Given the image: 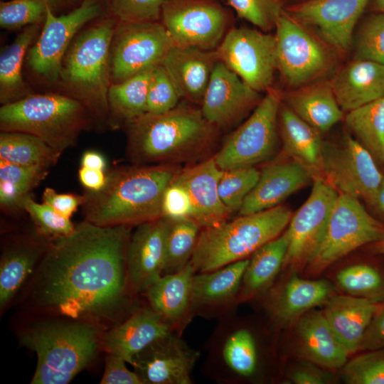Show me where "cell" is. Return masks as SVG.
Wrapping results in <instances>:
<instances>
[{
    "mask_svg": "<svg viewBox=\"0 0 384 384\" xmlns=\"http://www.w3.org/2000/svg\"><path fill=\"white\" fill-rule=\"evenodd\" d=\"M127 225L99 226L87 220L68 235L51 240L26 285L24 303L47 316L102 325L136 308L128 280Z\"/></svg>",
    "mask_w": 384,
    "mask_h": 384,
    "instance_id": "cell-1",
    "label": "cell"
},
{
    "mask_svg": "<svg viewBox=\"0 0 384 384\" xmlns=\"http://www.w3.org/2000/svg\"><path fill=\"white\" fill-rule=\"evenodd\" d=\"M124 125L127 156L135 165L202 161L213 156L220 133L201 108L185 105L163 114L145 112Z\"/></svg>",
    "mask_w": 384,
    "mask_h": 384,
    "instance_id": "cell-2",
    "label": "cell"
},
{
    "mask_svg": "<svg viewBox=\"0 0 384 384\" xmlns=\"http://www.w3.org/2000/svg\"><path fill=\"white\" fill-rule=\"evenodd\" d=\"M180 170L168 164L112 169L101 190L84 193L85 220L99 226L132 227L163 217L164 192Z\"/></svg>",
    "mask_w": 384,
    "mask_h": 384,
    "instance_id": "cell-3",
    "label": "cell"
},
{
    "mask_svg": "<svg viewBox=\"0 0 384 384\" xmlns=\"http://www.w3.org/2000/svg\"><path fill=\"white\" fill-rule=\"evenodd\" d=\"M105 327L99 324L49 316L26 327L20 343L34 352L32 384H67L96 358Z\"/></svg>",
    "mask_w": 384,
    "mask_h": 384,
    "instance_id": "cell-4",
    "label": "cell"
},
{
    "mask_svg": "<svg viewBox=\"0 0 384 384\" xmlns=\"http://www.w3.org/2000/svg\"><path fill=\"white\" fill-rule=\"evenodd\" d=\"M115 20L102 16L80 31L65 55L58 82L65 95L87 108L99 130L110 129V55Z\"/></svg>",
    "mask_w": 384,
    "mask_h": 384,
    "instance_id": "cell-5",
    "label": "cell"
},
{
    "mask_svg": "<svg viewBox=\"0 0 384 384\" xmlns=\"http://www.w3.org/2000/svg\"><path fill=\"white\" fill-rule=\"evenodd\" d=\"M292 213L276 207L201 229L191 259L196 273L215 270L248 258L258 248L279 236Z\"/></svg>",
    "mask_w": 384,
    "mask_h": 384,
    "instance_id": "cell-6",
    "label": "cell"
},
{
    "mask_svg": "<svg viewBox=\"0 0 384 384\" xmlns=\"http://www.w3.org/2000/svg\"><path fill=\"white\" fill-rule=\"evenodd\" d=\"M94 127L87 108L65 94L32 93L0 108V129L35 135L61 154Z\"/></svg>",
    "mask_w": 384,
    "mask_h": 384,
    "instance_id": "cell-7",
    "label": "cell"
},
{
    "mask_svg": "<svg viewBox=\"0 0 384 384\" xmlns=\"http://www.w3.org/2000/svg\"><path fill=\"white\" fill-rule=\"evenodd\" d=\"M203 373L215 383L237 384L255 379L261 351L255 329L234 312L218 319L206 344Z\"/></svg>",
    "mask_w": 384,
    "mask_h": 384,
    "instance_id": "cell-8",
    "label": "cell"
},
{
    "mask_svg": "<svg viewBox=\"0 0 384 384\" xmlns=\"http://www.w3.org/2000/svg\"><path fill=\"white\" fill-rule=\"evenodd\" d=\"M384 238V225L365 209L358 198L339 193L325 233L306 273L317 276L357 248Z\"/></svg>",
    "mask_w": 384,
    "mask_h": 384,
    "instance_id": "cell-9",
    "label": "cell"
},
{
    "mask_svg": "<svg viewBox=\"0 0 384 384\" xmlns=\"http://www.w3.org/2000/svg\"><path fill=\"white\" fill-rule=\"evenodd\" d=\"M282 95L270 88L248 118L213 155L221 170L254 166L270 159L278 142V117Z\"/></svg>",
    "mask_w": 384,
    "mask_h": 384,
    "instance_id": "cell-10",
    "label": "cell"
},
{
    "mask_svg": "<svg viewBox=\"0 0 384 384\" xmlns=\"http://www.w3.org/2000/svg\"><path fill=\"white\" fill-rule=\"evenodd\" d=\"M103 11L100 0H85L60 15L49 6L40 33L26 54L31 72L44 82L58 83L63 60L73 41L86 25L102 17Z\"/></svg>",
    "mask_w": 384,
    "mask_h": 384,
    "instance_id": "cell-11",
    "label": "cell"
},
{
    "mask_svg": "<svg viewBox=\"0 0 384 384\" xmlns=\"http://www.w3.org/2000/svg\"><path fill=\"white\" fill-rule=\"evenodd\" d=\"M174 46L162 23L117 21L110 45L111 84L161 65Z\"/></svg>",
    "mask_w": 384,
    "mask_h": 384,
    "instance_id": "cell-12",
    "label": "cell"
},
{
    "mask_svg": "<svg viewBox=\"0 0 384 384\" xmlns=\"http://www.w3.org/2000/svg\"><path fill=\"white\" fill-rule=\"evenodd\" d=\"M319 176L338 193L361 198L370 205L383 176L371 154L351 137L341 144L324 142Z\"/></svg>",
    "mask_w": 384,
    "mask_h": 384,
    "instance_id": "cell-13",
    "label": "cell"
},
{
    "mask_svg": "<svg viewBox=\"0 0 384 384\" xmlns=\"http://www.w3.org/2000/svg\"><path fill=\"white\" fill-rule=\"evenodd\" d=\"M218 60L258 92L271 88L277 70L274 35L255 28L230 29L215 49Z\"/></svg>",
    "mask_w": 384,
    "mask_h": 384,
    "instance_id": "cell-14",
    "label": "cell"
},
{
    "mask_svg": "<svg viewBox=\"0 0 384 384\" xmlns=\"http://www.w3.org/2000/svg\"><path fill=\"white\" fill-rule=\"evenodd\" d=\"M161 18L178 47L215 50L227 33L226 14L210 0H164Z\"/></svg>",
    "mask_w": 384,
    "mask_h": 384,
    "instance_id": "cell-15",
    "label": "cell"
},
{
    "mask_svg": "<svg viewBox=\"0 0 384 384\" xmlns=\"http://www.w3.org/2000/svg\"><path fill=\"white\" fill-rule=\"evenodd\" d=\"M306 201L292 215L286 231L289 245L283 267L304 269L314 257L325 233L338 193L321 176L313 177Z\"/></svg>",
    "mask_w": 384,
    "mask_h": 384,
    "instance_id": "cell-16",
    "label": "cell"
},
{
    "mask_svg": "<svg viewBox=\"0 0 384 384\" xmlns=\"http://www.w3.org/2000/svg\"><path fill=\"white\" fill-rule=\"evenodd\" d=\"M275 29L277 70L286 83L301 86L324 71L326 50L295 19L282 12Z\"/></svg>",
    "mask_w": 384,
    "mask_h": 384,
    "instance_id": "cell-17",
    "label": "cell"
},
{
    "mask_svg": "<svg viewBox=\"0 0 384 384\" xmlns=\"http://www.w3.org/2000/svg\"><path fill=\"white\" fill-rule=\"evenodd\" d=\"M199 357L198 351L173 331L137 353L131 366L142 384H191Z\"/></svg>",
    "mask_w": 384,
    "mask_h": 384,
    "instance_id": "cell-18",
    "label": "cell"
},
{
    "mask_svg": "<svg viewBox=\"0 0 384 384\" xmlns=\"http://www.w3.org/2000/svg\"><path fill=\"white\" fill-rule=\"evenodd\" d=\"M262 98L260 92L218 60L211 74L201 110L206 119L220 131L241 122L255 110Z\"/></svg>",
    "mask_w": 384,
    "mask_h": 384,
    "instance_id": "cell-19",
    "label": "cell"
},
{
    "mask_svg": "<svg viewBox=\"0 0 384 384\" xmlns=\"http://www.w3.org/2000/svg\"><path fill=\"white\" fill-rule=\"evenodd\" d=\"M168 219L142 223L131 233L126 250V266L132 293L144 294L164 272Z\"/></svg>",
    "mask_w": 384,
    "mask_h": 384,
    "instance_id": "cell-20",
    "label": "cell"
},
{
    "mask_svg": "<svg viewBox=\"0 0 384 384\" xmlns=\"http://www.w3.org/2000/svg\"><path fill=\"white\" fill-rule=\"evenodd\" d=\"M248 262L249 257L215 270L195 273L191 291L193 317L219 319L234 312L239 304L242 279Z\"/></svg>",
    "mask_w": 384,
    "mask_h": 384,
    "instance_id": "cell-21",
    "label": "cell"
},
{
    "mask_svg": "<svg viewBox=\"0 0 384 384\" xmlns=\"http://www.w3.org/2000/svg\"><path fill=\"white\" fill-rule=\"evenodd\" d=\"M369 0H308L289 10L295 20L311 26L334 47L347 50L358 20Z\"/></svg>",
    "mask_w": 384,
    "mask_h": 384,
    "instance_id": "cell-22",
    "label": "cell"
},
{
    "mask_svg": "<svg viewBox=\"0 0 384 384\" xmlns=\"http://www.w3.org/2000/svg\"><path fill=\"white\" fill-rule=\"evenodd\" d=\"M51 240L34 227L31 232L14 235L4 245L0 258L1 312L29 282Z\"/></svg>",
    "mask_w": 384,
    "mask_h": 384,
    "instance_id": "cell-23",
    "label": "cell"
},
{
    "mask_svg": "<svg viewBox=\"0 0 384 384\" xmlns=\"http://www.w3.org/2000/svg\"><path fill=\"white\" fill-rule=\"evenodd\" d=\"M263 306L272 326L289 325L312 308L326 304L333 296L331 284L325 280L289 277L271 286L264 294Z\"/></svg>",
    "mask_w": 384,
    "mask_h": 384,
    "instance_id": "cell-24",
    "label": "cell"
},
{
    "mask_svg": "<svg viewBox=\"0 0 384 384\" xmlns=\"http://www.w3.org/2000/svg\"><path fill=\"white\" fill-rule=\"evenodd\" d=\"M220 172L212 156L180 170L174 179L188 191L193 206L192 221L201 229L227 220L231 213L219 197Z\"/></svg>",
    "mask_w": 384,
    "mask_h": 384,
    "instance_id": "cell-25",
    "label": "cell"
},
{
    "mask_svg": "<svg viewBox=\"0 0 384 384\" xmlns=\"http://www.w3.org/2000/svg\"><path fill=\"white\" fill-rule=\"evenodd\" d=\"M173 331L171 327L149 306L136 308L125 319L105 331L102 348L131 365L137 353Z\"/></svg>",
    "mask_w": 384,
    "mask_h": 384,
    "instance_id": "cell-26",
    "label": "cell"
},
{
    "mask_svg": "<svg viewBox=\"0 0 384 384\" xmlns=\"http://www.w3.org/2000/svg\"><path fill=\"white\" fill-rule=\"evenodd\" d=\"M312 180V174L290 158L267 165L260 171L258 181L245 198L239 215L276 207Z\"/></svg>",
    "mask_w": 384,
    "mask_h": 384,
    "instance_id": "cell-27",
    "label": "cell"
},
{
    "mask_svg": "<svg viewBox=\"0 0 384 384\" xmlns=\"http://www.w3.org/2000/svg\"><path fill=\"white\" fill-rule=\"evenodd\" d=\"M218 58L215 50L174 46L161 65L181 97L201 105Z\"/></svg>",
    "mask_w": 384,
    "mask_h": 384,
    "instance_id": "cell-28",
    "label": "cell"
},
{
    "mask_svg": "<svg viewBox=\"0 0 384 384\" xmlns=\"http://www.w3.org/2000/svg\"><path fill=\"white\" fill-rule=\"evenodd\" d=\"M195 273L189 262L180 271L162 275L145 293L149 306L180 334L193 318L191 291Z\"/></svg>",
    "mask_w": 384,
    "mask_h": 384,
    "instance_id": "cell-29",
    "label": "cell"
},
{
    "mask_svg": "<svg viewBox=\"0 0 384 384\" xmlns=\"http://www.w3.org/2000/svg\"><path fill=\"white\" fill-rule=\"evenodd\" d=\"M329 83L343 112H350L384 97V64L356 59Z\"/></svg>",
    "mask_w": 384,
    "mask_h": 384,
    "instance_id": "cell-30",
    "label": "cell"
},
{
    "mask_svg": "<svg viewBox=\"0 0 384 384\" xmlns=\"http://www.w3.org/2000/svg\"><path fill=\"white\" fill-rule=\"evenodd\" d=\"M380 302L352 295H333L324 314L349 354L358 351L363 334Z\"/></svg>",
    "mask_w": 384,
    "mask_h": 384,
    "instance_id": "cell-31",
    "label": "cell"
},
{
    "mask_svg": "<svg viewBox=\"0 0 384 384\" xmlns=\"http://www.w3.org/2000/svg\"><path fill=\"white\" fill-rule=\"evenodd\" d=\"M297 330L302 351L309 361L331 370L346 364L349 353L331 328L324 313L314 311L302 315Z\"/></svg>",
    "mask_w": 384,
    "mask_h": 384,
    "instance_id": "cell-32",
    "label": "cell"
},
{
    "mask_svg": "<svg viewBox=\"0 0 384 384\" xmlns=\"http://www.w3.org/2000/svg\"><path fill=\"white\" fill-rule=\"evenodd\" d=\"M278 122L279 134L287 156L306 168L313 177L319 176L324 146L320 133L295 114L282 100Z\"/></svg>",
    "mask_w": 384,
    "mask_h": 384,
    "instance_id": "cell-33",
    "label": "cell"
},
{
    "mask_svg": "<svg viewBox=\"0 0 384 384\" xmlns=\"http://www.w3.org/2000/svg\"><path fill=\"white\" fill-rule=\"evenodd\" d=\"M289 245L286 230L249 257L239 294V304L264 295L283 267Z\"/></svg>",
    "mask_w": 384,
    "mask_h": 384,
    "instance_id": "cell-34",
    "label": "cell"
},
{
    "mask_svg": "<svg viewBox=\"0 0 384 384\" xmlns=\"http://www.w3.org/2000/svg\"><path fill=\"white\" fill-rule=\"evenodd\" d=\"M284 105L319 133L329 130L343 117L330 83H319L290 92Z\"/></svg>",
    "mask_w": 384,
    "mask_h": 384,
    "instance_id": "cell-35",
    "label": "cell"
},
{
    "mask_svg": "<svg viewBox=\"0 0 384 384\" xmlns=\"http://www.w3.org/2000/svg\"><path fill=\"white\" fill-rule=\"evenodd\" d=\"M43 24L26 26L0 55V103L18 101L33 93L24 80L22 68L29 48L36 40Z\"/></svg>",
    "mask_w": 384,
    "mask_h": 384,
    "instance_id": "cell-36",
    "label": "cell"
},
{
    "mask_svg": "<svg viewBox=\"0 0 384 384\" xmlns=\"http://www.w3.org/2000/svg\"><path fill=\"white\" fill-rule=\"evenodd\" d=\"M153 69L134 75L122 82L112 83L108 91L110 129L146 112L148 89Z\"/></svg>",
    "mask_w": 384,
    "mask_h": 384,
    "instance_id": "cell-37",
    "label": "cell"
},
{
    "mask_svg": "<svg viewBox=\"0 0 384 384\" xmlns=\"http://www.w3.org/2000/svg\"><path fill=\"white\" fill-rule=\"evenodd\" d=\"M49 169L26 166L0 160V206L7 213L23 210L31 192L46 177Z\"/></svg>",
    "mask_w": 384,
    "mask_h": 384,
    "instance_id": "cell-38",
    "label": "cell"
},
{
    "mask_svg": "<svg viewBox=\"0 0 384 384\" xmlns=\"http://www.w3.org/2000/svg\"><path fill=\"white\" fill-rule=\"evenodd\" d=\"M60 155L35 135L21 132L1 131L0 133V160L50 169L55 165Z\"/></svg>",
    "mask_w": 384,
    "mask_h": 384,
    "instance_id": "cell-39",
    "label": "cell"
},
{
    "mask_svg": "<svg viewBox=\"0 0 384 384\" xmlns=\"http://www.w3.org/2000/svg\"><path fill=\"white\" fill-rule=\"evenodd\" d=\"M345 123L375 160L384 163V97L348 112Z\"/></svg>",
    "mask_w": 384,
    "mask_h": 384,
    "instance_id": "cell-40",
    "label": "cell"
},
{
    "mask_svg": "<svg viewBox=\"0 0 384 384\" xmlns=\"http://www.w3.org/2000/svg\"><path fill=\"white\" fill-rule=\"evenodd\" d=\"M167 219L163 275L180 271L191 261L201 230L191 220Z\"/></svg>",
    "mask_w": 384,
    "mask_h": 384,
    "instance_id": "cell-41",
    "label": "cell"
},
{
    "mask_svg": "<svg viewBox=\"0 0 384 384\" xmlns=\"http://www.w3.org/2000/svg\"><path fill=\"white\" fill-rule=\"evenodd\" d=\"M340 287L352 296L384 300V277L375 267L357 264L340 270L336 275Z\"/></svg>",
    "mask_w": 384,
    "mask_h": 384,
    "instance_id": "cell-42",
    "label": "cell"
},
{
    "mask_svg": "<svg viewBox=\"0 0 384 384\" xmlns=\"http://www.w3.org/2000/svg\"><path fill=\"white\" fill-rule=\"evenodd\" d=\"M259 176L260 171L254 166L221 170L218 184V194L231 213L240 209Z\"/></svg>",
    "mask_w": 384,
    "mask_h": 384,
    "instance_id": "cell-43",
    "label": "cell"
},
{
    "mask_svg": "<svg viewBox=\"0 0 384 384\" xmlns=\"http://www.w3.org/2000/svg\"><path fill=\"white\" fill-rule=\"evenodd\" d=\"M48 8V0L1 1L0 26L6 30H17L31 25L43 24Z\"/></svg>",
    "mask_w": 384,
    "mask_h": 384,
    "instance_id": "cell-44",
    "label": "cell"
},
{
    "mask_svg": "<svg viewBox=\"0 0 384 384\" xmlns=\"http://www.w3.org/2000/svg\"><path fill=\"white\" fill-rule=\"evenodd\" d=\"M343 367L346 383L384 384V348L360 354Z\"/></svg>",
    "mask_w": 384,
    "mask_h": 384,
    "instance_id": "cell-45",
    "label": "cell"
},
{
    "mask_svg": "<svg viewBox=\"0 0 384 384\" xmlns=\"http://www.w3.org/2000/svg\"><path fill=\"white\" fill-rule=\"evenodd\" d=\"M24 211L29 215L34 227L50 239H56L71 233L75 225L66 218L42 202H36L29 196L23 204Z\"/></svg>",
    "mask_w": 384,
    "mask_h": 384,
    "instance_id": "cell-46",
    "label": "cell"
},
{
    "mask_svg": "<svg viewBox=\"0 0 384 384\" xmlns=\"http://www.w3.org/2000/svg\"><path fill=\"white\" fill-rule=\"evenodd\" d=\"M181 97L164 66L161 64L155 67L150 78L146 112L155 114L167 112L178 105Z\"/></svg>",
    "mask_w": 384,
    "mask_h": 384,
    "instance_id": "cell-47",
    "label": "cell"
},
{
    "mask_svg": "<svg viewBox=\"0 0 384 384\" xmlns=\"http://www.w3.org/2000/svg\"><path fill=\"white\" fill-rule=\"evenodd\" d=\"M356 58L384 64V12L370 16L361 28L356 38Z\"/></svg>",
    "mask_w": 384,
    "mask_h": 384,
    "instance_id": "cell-48",
    "label": "cell"
},
{
    "mask_svg": "<svg viewBox=\"0 0 384 384\" xmlns=\"http://www.w3.org/2000/svg\"><path fill=\"white\" fill-rule=\"evenodd\" d=\"M242 18L264 32L275 28L278 16L282 12L278 0H228Z\"/></svg>",
    "mask_w": 384,
    "mask_h": 384,
    "instance_id": "cell-49",
    "label": "cell"
},
{
    "mask_svg": "<svg viewBox=\"0 0 384 384\" xmlns=\"http://www.w3.org/2000/svg\"><path fill=\"white\" fill-rule=\"evenodd\" d=\"M164 0H110V9L118 22L159 21Z\"/></svg>",
    "mask_w": 384,
    "mask_h": 384,
    "instance_id": "cell-50",
    "label": "cell"
},
{
    "mask_svg": "<svg viewBox=\"0 0 384 384\" xmlns=\"http://www.w3.org/2000/svg\"><path fill=\"white\" fill-rule=\"evenodd\" d=\"M193 206L186 189L173 181L166 188L162 200V216L192 221Z\"/></svg>",
    "mask_w": 384,
    "mask_h": 384,
    "instance_id": "cell-51",
    "label": "cell"
},
{
    "mask_svg": "<svg viewBox=\"0 0 384 384\" xmlns=\"http://www.w3.org/2000/svg\"><path fill=\"white\" fill-rule=\"evenodd\" d=\"M122 358L107 353L100 384H142L134 370H130Z\"/></svg>",
    "mask_w": 384,
    "mask_h": 384,
    "instance_id": "cell-52",
    "label": "cell"
},
{
    "mask_svg": "<svg viewBox=\"0 0 384 384\" xmlns=\"http://www.w3.org/2000/svg\"><path fill=\"white\" fill-rule=\"evenodd\" d=\"M42 202L60 215L70 218L85 202L84 196L74 193H58L51 188H46L42 195Z\"/></svg>",
    "mask_w": 384,
    "mask_h": 384,
    "instance_id": "cell-53",
    "label": "cell"
},
{
    "mask_svg": "<svg viewBox=\"0 0 384 384\" xmlns=\"http://www.w3.org/2000/svg\"><path fill=\"white\" fill-rule=\"evenodd\" d=\"M384 348V300L380 302L362 338L358 351Z\"/></svg>",
    "mask_w": 384,
    "mask_h": 384,
    "instance_id": "cell-54",
    "label": "cell"
},
{
    "mask_svg": "<svg viewBox=\"0 0 384 384\" xmlns=\"http://www.w3.org/2000/svg\"><path fill=\"white\" fill-rule=\"evenodd\" d=\"M289 377L296 384H324L328 380L323 372L306 366L293 370Z\"/></svg>",
    "mask_w": 384,
    "mask_h": 384,
    "instance_id": "cell-55",
    "label": "cell"
},
{
    "mask_svg": "<svg viewBox=\"0 0 384 384\" xmlns=\"http://www.w3.org/2000/svg\"><path fill=\"white\" fill-rule=\"evenodd\" d=\"M78 178L86 190L98 191L105 186L107 175L104 171L82 166L78 171Z\"/></svg>",
    "mask_w": 384,
    "mask_h": 384,
    "instance_id": "cell-56",
    "label": "cell"
},
{
    "mask_svg": "<svg viewBox=\"0 0 384 384\" xmlns=\"http://www.w3.org/2000/svg\"><path fill=\"white\" fill-rule=\"evenodd\" d=\"M81 164L83 167L104 171L107 166L105 157L95 151H85L82 156Z\"/></svg>",
    "mask_w": 384,
    "mask_h": 384,
    "instance_id": "cell-57",
    "label": "cell"
},
{
    "mask_svg": "<svg viewBox=\"0 0 384 384\" xmlns=\"http://www.w3.org/2000/svg\"><path fill=\"white\" fill-rule=\"evenodd\" d=\"M85 0H48L51 11L58 14L59 12L73 9L78 6Z\"/></svg>",
    "mask_w": 384,
    "mask_h": 384,
    "instance_id": "cell-58",
    "label": "cell"
},
{
    "mask_svg": "<svg viewBox=\"0 0 384 384\" xmlns=\"http://www.w3.org/2000/svg\"><path fill=\"white\" fill-rule=\"evenodd\" d=\"M370 206L375 208L380 213L384 215V175L376 196Z\"/></svg>",
    "mask_w": 384,
    "mask_h": 384,
    "instance_id": "cell-59",
    "label": "cell"
},
{
    "mask_svg": "<svg viewBox=\"0 0 384 384\" xmlns=\"http://www.w3.org/2000/svg\"><path fill=\"white\" fill-rule=\"evenodd\" d=\"M371 249L375 253L384 255V238L373 243Z\"/></svg>",
    "mask_w": 384,
    "mask_h": 384,
    "instance_id": "cell-60",
    "label": "cell"
},
{
    "mask_svg": "<svg viewBox=\"0 0 384 384\" xmlns=\"http://www.w3.org/2000/svg\"><path fill=\"white\" fill-rule=\"evenodd\" d=\"M374 9L378 12H384V0H374Z\"/></svg>",
    "mask_w": 384,
    "mask_h": 384,
    "instance_id": "cell-61",
    "label": "cell"
}]
</instances>
